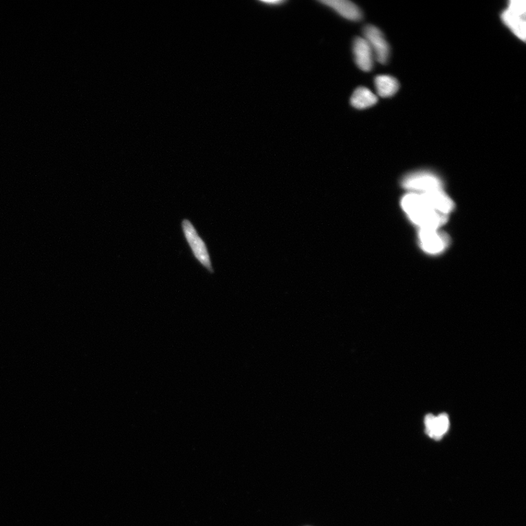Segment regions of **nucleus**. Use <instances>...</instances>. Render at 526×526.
Wrapping results in <instances>:
<instances>
[{"label": "nucleus", "mask_w": 526, "mask_h": 526, "mask_svg": "<svg viewBox=\"0 0 526 526\" xmlns=\"http://www.w3.org/2000/svg\"><path fill=\"white\" fill-rule=\"evenodd\" d=\"M404 212L419 229H435L446 223L448 215L441 214L430 208L422 195L408 193L402 200Z\"/></svg>", "instance_id": "obj_1"}, {"label": "nucleus", "mask_w": 526, "mask_h": 526, "mask_svg": "<svg viewBox=\"0 0 526 526\" xmlns=\"http://www.w3.org/2000/svg\"><path fill=\"white\" fill-rule=\"evenodd\" d=\"M402 186L413 193L424 194L443 190L440 178L434 173L420 171L408 173L403 178Z\"/></svg>", "instance_id": "obj_2"}, {"label": "nucleus", "mask_w": 526, "mask_h": 526, "mask_svg": "<svg viewBox=\"0 0 526 526\" xmlns=\"http://www.w3.org/2000/svg\"><path fill=\"white\" fill-rule=\"evenodd\" d=\"M501 20L520 40L526 37V3L524 0H511L502 12Z\"/></svg>", "instance_id": "obj_3"}, {"label": "nucleus", "mask_w": 526, "mask_h": 526, "mask_svg": "<svg viewBox=\"0 0 526 526\" xmlns=\"http://www.w3.org/2000/svg\"><path fill=\"white\" fill-rule=\"evenodd\" d=\"M182 229L186 241L189 243L195 259L205 267L210 273H213L214 269L206 245L201 237L199 236V234L191 223V221L188 219L183 220Z\"/></svg>", "instance_id": "obj_4"}, {"label": "nucleus", "mask_w": 526, "mask_h": 526, "mask_svg": "<svg viewBox=\"0 0 526 526\" xmlns=\"http://www.w3.org/2000/svg\"><path fill=\"white\" fill-rule=\"evenodd\" d=\"M364 39L367 41L375 60L387 63L390 56V46L383 33L375 26L368 25L364 29Z\"/></svg>", "instance_id": "obj_5"}, {"label": "nucleus", "mask_w": 526, "mask_h": 526, "mask_svg": "<svg viewBox=\"0 0 526 526\" xmlns=\"http://www.w3.org/2000/svg\"><path fill=\"white\" fill-rule=\"evenodd\" d=\"M419 241L421 248L430 254H438L448 247L450 238L435 229H419Z\"/></svg>", "instance_id": "obj_6"}, {"label": "nucleus", "mask_w": 526, "mask_h": 526, "mask_svg": "<svg viewBox=\"0 0 526 526\" xmlns=\"http://www.w3.org/2000/svg\"><path fill=\"white\" fill-rule=\"evenodd\" d=\"M353 54L356 65L362 72H369L375 61L370 45L364 38H357L353 43Z\"/></svg>", "instance_id": "obj_7"}, {"label": "nucleus", "mask_w": 526, "mask_h": 526, "mask_svg": "<svg viewBox=\"0 0 526 526\" xmlns=\"http://www.w3.org/2000/svg\"><path fill=\"white\" fill-rule=\"evenodd\" d=\"M320 3L349 21H359L362 19L359 7L348 0H323Z\"/></svg>", "instance_id": "obj_8"}, {"label": "nucleus", "mask_w": 526, "mask_h": 526, "mask_svg": "<svg viewBox=\"0 0 526 526\" xmlns=\"http://www.w3.org/2000/svg\"><path fill=\"white\" fill-rule=\"evenodd\" d=\"M426 434L432 439H441L448 431L450 419L446 414L439 416L428 415L425 418Z\"/></svg>", "instance_id": "obj_9"}, {"label": "nucleus", "mask_w": 526, "mask_h": 526, "mask_svg": "<svg viewBox=\"0 0 526 526\" xmlns=\"http://www.w3.org/2000/svg\"><path fill=\"white\" fill-rule=\"evenodd\" d=\"M428 205L437 212L448 215L454 208L452 199L443 190L420 194Z\"/></svg>", "instance_id": "obj_10"}, {"label": "nucleus", "mask_w": 526, "mask_h": 526, "mask_svg": "<svg viewBox=\"0 0 526 526\" xmlns=\"http://www.w3.org/2000/svg\"><path fill=\"white\" fill-rule=\"evenodd\" d=\"M378 101L376 95L368 88L361 87L357 88L351 97V104L353 107L359 110L366 109L373 107Z\"/></svg>", "instance_id": "obj_11"}, {"label": "nucleus", "mask_w": 526, "mask_h": 526, "mask_svg": "<svg viewBox=\"0 0 526 526\" xmlns=\"http://www.w3.org/2000/svg\"><path fill=\"white\" fill-rule=\"evenodd\" d=\"M376 89L382 98H390L399 89V83L396 78L388 75L377 76L374 81Z\"/></svg>", "instance_id": "obj_12"}, {"label": "nucleus", "mask_w": 526, "mask_h": 526, "mask_svg": "<svg viewBox=\"0 0 526 526\" xmlns=\"http://www.w3.org/2000/svg\"><path fill=\"white\" fill-rule=\"evenodd\" d=\"M262 3H264L267 6H279L283 5L285 3V1L284 0H267V1H261Z\"/></svg>", "instance_id": "obj_13"}]
</instances>
